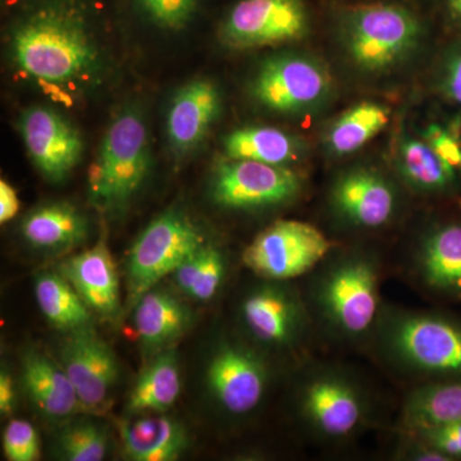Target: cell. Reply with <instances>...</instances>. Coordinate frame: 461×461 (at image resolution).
I'll return each instance as SVG.
<instances>
[{
	"mask_svg": "<svg viewBox=\"0 0 461 461\" xmlns=\"http://www.w3.org/2000/svg\"><path fill=\"white\" fill-rule=\"evenodd\" d=\"M17 68L62 93H81L98 84L103 57L86 14L76 0H44L17 21L9 39Z\"/></svg>",
	"mask_w": 461,
	"mask_h": 461,
	"instance_id": "obj_1",
	"label": "cell"
},
{
	"mask_svg": "<svg viewBox=\"0 0 461 461\" xmlns=\"http://www.w3.org/2000/svg\"><path fill=\"white\" fill-rule=\"evenodd\" d=\"M306 304L330 338L369 344L381 315V259L362 249L338 250L314 269Z\"/></svg>",
	"mask_w": 461,
	"mask_h": 461,
	"instance_id": "obj_2",
	"label": "cell"
},
{
	"mask_svg": "<svg viewBox=\"0 0 461 461\" xmlns=\"http://www.w3.org/2000/svg\"><path fill=\"white\" fill-rule=\"evenodd\" d=\"M369 344L420 384L461 378V323L450 318L384 306Z\"/></svg>",
	"mask_w": 461,
	"mask_h": 461,
	"instance_id": "obj_3",
	"label": "cell"
},
{
	"mask_svg": "<svg viewBox=\"0 0 461 461\" xmlns=\"http://www.w3.org/2000/svg\"><path fill=\"white\" fill-rule=\"evenodd\" d=\"M297 417L323 444H345L371 423L375 403L354 373L339 366L315 364L303 373L295 393Z\"/></svg>",
	"mask_w": 461,
	"mask_h": 461,
	"instance_id": "obj_4",
	"label": "cell"
},
{
	"mask_svg": "<svg viewBox=\"0 0 461 461\" xmlns=\"http://www.w3.org/2000/svg\"><path fill=\"white\" fill-rule=\"evenodd\" d=\"M149 168L150 142L147 123L136 109H126L109 126L91 166V202L102 211H121L141 189Z\"/></svg>",
	"mask_w": 461,
	"mask_h": 461,
	"instance_id": "obj_5",
	"label": "cell"
},
{
	"mask_svg": "<svg viewBox=\"0 0 461 461\" xmlns=\"http://www.w3.org/2000/svg\"><path fill=\"white\" fill-rule=\"evenodd\" d=\"M240 323L260 350L294 353L313 323L304 297L287 281L263 280L240 302Z\"/></svg>",
	"mask_w": 461,
	"mask_h": 461,
	"instance_id": "obj_6",
	"label": "cell"
},
{
	"mask_svg": "<svg viewBox=\"0 0 461 461\" xmlns=\"http://www.w3.org/2000/svg\"><path fill=\"white\" fill-rule=\"evenodd\" d=\"M206 241L198 224L180 209H169L151 221L132 245L127 260L130 304L135 305Z\"/></svg>",
	"mask_w": 461,
	"mask_h": 461,
	"instance_id": "obj_7",
	"label": "cell"
},
{
	"mask_svg": "<svg viewBox=\"0 0 461 461\" xmlns=\"http://www.w3.org/2000/svg\"><path fill=\"white\" fill-rule=\"evenodd\" d=\"M420 36V21L399 5H364L344 21L346 50L366 71H381L400 62L417 47Z\"/></svg>",
	"mask_w": 461,
	"mask_h": 461,
	"instance_id": "obj_8",
	"label": "cell"
},
{
	"mask_svg": "<svg viewBox=\"0 0 461 461\" xmlns=\"http://www.w3.org/2000/svg\"><path fill=\"white\" fill-rule=\"evenodd\" d=\"M336 249L313 224L278 221L245 249L242 262L263 280L288 282L313 272Z\"/></svg>",
	"mask_w": 461,
	"mask_h": 461,
	"instance_id": "obj_9",
	"label": "cell"
},
{
	"mask_svg": "<svg viewBox=\"0 0 461 461\" xmlns=\"http://www.w3.org/2000/svg\"><path fill=\"white\" fill-rule=\"evenodd\" d=\"M271 384V368L262 350L226 339L214 348L205 369L209 395L223 414L241 420L262 405Z\"/></svg>",
	"mask_w": 461,
	"mask_h": 461,
	"instance_id": "obj_10",
	"label": "cell"
},
{
	"mask_svg": "<svg viewBox=\"0 0 461 461\" xmlns=\"http://www.w3.org/2000/svg\"><path fill=\"white\" fill-rule=\"evenodd\" d=\"M302 190V177L290 167L249 159L227 158L211 180L212 200L229 211L276 208L295 200Z\"/></svg>",
	"mask_w": 461,
	"mask_h": 461,
	"instance_id": "obj_11",
	"label": "cell"
},
{
	"mask_svg": "<svg viewBox=\"0 0 461 461\" xmlns=\"http://www.w3.org/2000/svg\"><path fill=\"white\" fill-rule=\"evenodd\" d=\"M330 90L329 72L304 56L269 58L258 69L251 95L262 107L278 113H300L321 104Z\"/></svg>",
	"mask_w": 461,
	"mask_h": 461,
	"instance_id": "obj_12",
	"label": "cell"
},
{
	"mask_svg": "<svg viewBox=\"0 0 461 461\" xmlns=\"http://www.w3.org/2000/svg\"><path fill=\"white\" fill-rule=\"evenodd\" d=\"M308 32L303 0H239L224 18L221 38L235 50H251L299 41Z\"/></svg>",
	"mask_w": 461,
	"mask_h": 461,
	"instance_id": "obj_13",
	"label": "cell"
},
{
	"mask_svg": "<svg viewBox=\"0 0 461 461\" xmlns=\"http://www.w3.org/2000/svg\"><path fill=\"white\" fill-rule=\"evenodd\" d=\"M59 359L77 393L81 411L94 415L107 411L120 373L107 342L93 327L75 330L60 346Z\"/></svg>",
	"mask_w": 461,
	"mask_h": 461,
	"instance_id": "obj_14",
	"label": "cell"
},
{
	"mask_svg": "<svg viewBox=\"0 0 461 461\" xmlns=\"http://www.w3.org/2000/svg\"><path fill=\"white\" fill-rule=\"evenodd\" d=\"M20 130L27 153L47 180L65 181L83 157L80 132L54 109H27L21 115Z\"/></svg>",
	"mask_w": 461,
	"mask_h": 461,
	"instance_id": "obj_15",
	"label": "cell"
},
{
	"mask_svg": "<svg viewBox=\"0 0 461 461\" xmlns=\"http://www.w3.org/2000/svg\"><path fill=\"white\" fill-rule=\"evenodd\" d=\"M330 205L342 222L355 230L384 229L395 218L399 196L384 176L355 168L339 176L330 190Z\"/></svg>",
	"mask_w": 461,
	"mask_h": 461,
	"instance_id": "obj_16",
	"label": "cell"
},
{
	"mask_svg": "<svg viewBox=\"0 0 461 461\" xmlns=\"http://www.w3.org/2000/svg\"><path fill=\"white\" fill-rule=\"evenodd\" d=\"M418 286L437 296L461 300V222H446L427 230L409 259Z\"/></svg>",
	"mask_w": 461,
	"mask_h": 461,
	"instance_id": "obj_17",
	"label": "cell"
},
{
	"mask_svg": "<svg viewBox=\"0 0 461 461\" xmlns=\"http://www.w3.org/2000/svg\"><path fill=\"white\" fill-rule=\"evenodd\" d=\"M221 94L208 80L185 85L172 99L167 114V138L176 156H186L205 140L220 115Z\"/></svg>",
	"mask_w": 461,
	"mask_h": 461,
	"instance_id": "obj_18",
	"label": "cell"
},
{
	"mask_svg": "<svg viewBox=\"0 0 461 461\" xmlns=\"http://www.w3.org/2000/svg\"><path fill=\"white\" fill-rule=\"evenodd\" d=\"M59 273L77 291L93 313L112 320L120 312V280L104 240L83 253L67 258Z\"/></svg>",
	"mask_w": 461,
	"mask_h": 461,
	"instance_id": "obj_19",
	"label": "cell"
},
{
	"mask_svg": "<svg viewBox=\"0 0 461 461\" xmlns=\"http://www.w3.org/2000/svg\"><path fill=\"white\" fill-rule=\"evenodd\" d=\"M21 384L32 405L50 420H66L83 412L62 364L36 348L23 355Z\"/></svg>",
	"mask_w": 461,
	"mask_h": 461,
	"instance_id": "obj_20",
	"label": "cell"
},
{
	"mask_svg": "<svg viewBox=\"0 0 461 461\" xmlns=\"http://www.w3.org/2000/svg\"><path fill=\"white\" fill-rule=\"evenodd\" d=\"M133 323L139 339L149 353L172 348L193 324V312L177 296L153 287L138 300Z\"/></svg>",
	"mask_w": 461,
	"mask_h": 461,
	"instance_id": "obj_21",
	"label": "cell"
},
{
	"mask_svg": "<svg viewBox=\"0 0 461 461\" xmlns=\"http://www.w3.org/2000/svg\"><path fill=\"white\" fill-rule=\"evenodd\" d=\"M21 233L35 250L56 256L80 247L89 233V223L69 203H47L23 218Z\"/></svg>",
	"mask_w": 461,
	"mask_h": 461,
	"instance_id": "obj_22",
	"label": "cell"
},
{
	"mask_svg": "<svg viewBox=\"0 0 461 461\" xmlns=\"http://www.w3.org/2000/svg\"><path fill=\"white\" fill-rule=\"evenodd\" d=\"M160 414L121 421V444L126 459L175 461L184 455L189 447L186 429L180 421Z\"/></svg>",
	"mask_w": 461,
	"mask_h": 461,
	"instance_id": "obj_23",
	"label": "cell"
},
{
	"mask_svg": "<svg viewBox=\"0 0 461 461\" xmlns=\"http://www.w3.org/2000/svg\"><path fill=\"white\" fill-rule=\"evenodd\" d=\"M181 393V375L177 355L172 348L154 355L136 381L127 411L131 414L166 412L175 405Z\"/></svg>",
	"mask_w": 461,
	"mask_h": 461,
	"instance_id": "obj_24",
	"label": "cell"
},
{
	"mask_svg": "<svg viewBox=\"0 0 461 461\" xmlns=\"http://www.w3.org/2000/svg\"><path fill=\"white\" fill-rule=\"evenodd\" d=\"M461 423V378L418 384L406 396L402 430Z\"/></svg>",
	"mask_w": 461,
	"mask_h": 461,
	"instance_id": "obj_25",
	"label": "cell"
},
{
	"mask_svg": "<svg viewBox=\"0 0 461 461\" xmlns=\"http://www.w3.org/2000/svg\"><path fill=\"white\" fill-rule=\"evenodd\" d=\"M39 309L51 326L67 333L93 327V312L59 272H42L35 280Z\"/></svg>",
	"mask_w": 461,
	"mask_h": 461,
	"instance_id": "obj_26",
	"label": "cell"
},
{
	"mask_svg": "<svg viewBox=\"0 0 461 461\" xmlns=\"http://www.w3.org/2000/svg\"><path fill=\"white\" fill-rule=\"evenodd\" d=\"M300 150V142L294 136L273 127H245L224 139V153L230 159L287 167L299 158Z\"/></svg>",
	"mask_w": 461,
	"mask_h": 461,
	"instance_id": "obj_27",
	"label": "cell"
},
{
	"mask_svg": "<svg viewBox=\"0 0 461 461\" xmlns=\"http://www.w3.org/2000/svg\"><path fill=\"white\" fill-rule=\"evenodd\" d=\"M403 180L421 194L442 195L459 189L461 180L424 140H408L400 149Z\"/></svg>",
	"mask_w": 461,
	"mask_h": 461,
	"instance_id": "obj_28",
	"label": "cell"
},
{
	"mask_svg": "<svg viewBox=\"0 0 461 461\" xmlns=\"http://www.w3.org/2000/svg\"><path fill=\"white\" fill-rule=\"evenodd\" d=\"M173 280L185 295L206 303L213 299L227 275V258L222 249L206 241L172 273Z\"/></svg>",
	"mask_w": 461,
	"mask_h": 461,
	"instance_id": "obj_29",
	"label": "cell"
},
{
	"mask_svg": "<svg viewBox=\"0 0 461 461\" xmlns=\"http://www.w3.org/2000/svg\"><path fill=\"white\" fill-rule=\"evenodd\" d=\"M390 121V112L378 103L363 102L346 111L330 129L327 142L336 156L359 150L378 135Z\"/></svg>",
	"mask_w": 461,
	"mask_h": 461,
	"instance_id": "obj_30",
	"label": "cell"
},
{
	"mask_svg": "<svg viewBox=\"0 0 461 461\" xmlns=\"http://www.w3.org/2000/svg\"><path fill=\"white\" fill-rule=\"evenodd\" d=\"M57 455L67 461H100L108 453V433L91 420L68 424L57 439Z\"/></svg>",
	"mask_w": 461,
	"mask_h": 461,
	"instance_id": "obj_31",
	"label": "cell"
},
{
	"mask_svg": "<svg viewBox=\"0 0 461 461\" xmlns=\"http://www.w3.org/2000/svg\"><path fill=\"white\" fill-rule=\"evenodd\" d=\"M3 450L9 461H35L41 457V437L30 421L12 420L3 433Z\"/></svg>",
	"mask_w": 461,
	"mask_h": 461,
	"instance_id": "obj_32",
	"label": "cell"
},
{
	"mask_svg": "<svg viewBox=\"0 0 461 461\" xmlns=\"http://www.w3.org/2000/svg\"><path fill=\"white\" fill-rule=\"evenodd\" d=\"M402 433L423 442L446 459L461 460V423H444L421 429L402 430Z\"/></svg>",
	"mask_w": 461,
	"mask_h": 461,
	"instance_id": "obj_33",
	"label": "cell"
},
{
	"mask_svg": "<svg viewBox=\"0 0 461 461\" xmlns=\"http://www.w3.org/2000/svg\"><path fill=\"white\" fill-rule=\"evenodd\" d=\"M153 23L165 29L178 30L195 14L199 0H138Z\"/></svg>",
	"mask_w": 461,
	"mask_h": 461,
	"instance_id": "obj_34",
	"label": "cell"
},
{
	"mask_svg": "<svg viewBox=\"0 0 461 461\" xmlns=\"http://www.w3.org/2000/svg\"><path fill=\"white\" fill-rule=\"evenodd\" d=\"M423 140L461 180L460 130L441 123H432L424 131Z\"/></svg>",
	"mask_w": 461,
	"mask_h": 461,
	"instance_id": "obj_35",
	"label": "cell"
},
{
	"mask_svg": "<svg viewBox=\"0 0 461 461\" xmlns=\"http://www.w3.org/2000/svg\"><path fill=\"white\" fill-rule=\"evenodd\" d=\"M438 89L448 104L461 111V36L446 51L439 69Z\"/></svg>",
	"mask_w": 461,
	"mask_h": 461,
	"instance_id": "obj_36",
	"label": "cell"
},
{
	"mask_svg": "<svg viewBox=\"0 0 461 461\" xmlns=\"http://www.w3.org/2000/svg\"><path fill=\"white\" fill-rule=\"evenodd\" d=\"M17 191L5 180L0 181V222L7 223L20 212Z\"/></svg>",
	"mask_w": 461,
	"mask_h": 461,
	"instance_id": "obj_37",
	"label": "cell"
},
{
	"mask_svg": "<svg viewBox=\"0 0 461 461\" xmlns=\"http://www.w3.org/2000/svg\"><path fill=\"white\" fill-rule=\"evenodd\" d=\"M11 373L2 371L0 373V412L3 417L14 414L17 403L16 386Z\"/></svg>",
	"mask_w": 461,
	"mask_h": 461,
	"instance_id": "obj_38",
	"label": "cell"
},
{
	"mask_svg": "<svg viewBox=\"0 0 461 461\" xmlns=\"http://www.w3.org/2000/svg\"><path fill=\"white\" fill-rule=\"evenodd\" d=\"M445 11L451 23L461 30V0H445Z\"/></svg>",
	"mask_w": 461,
	"mask_h": 461,
	"instance_id": "obj_39",
	"label": "cell"
}]
</instances>
